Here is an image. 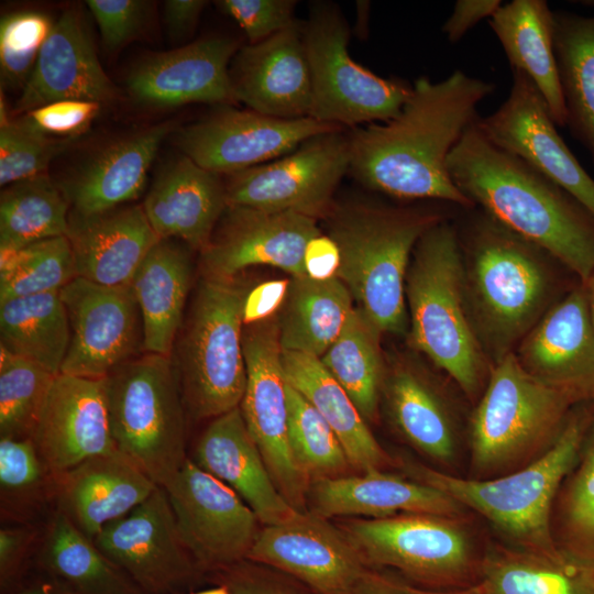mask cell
Wrapping results in <instances>:
<instances>
[{"mask_svg": "<svg viewBox=\"0 0 594 594\" xmlns=\"http://www.w3.org/2000/svg\"><path fill=\"white\" fill-rule=\"evenodd\" d=\"M514 354L536 380L594 403V328L582 283L552 305Z\"/></svg>", "mask_w": 594, "mask_h": 594, "instance_id": "44dd1931", "label": "cell"}, {"mask_svg": "<svg viewBox=\"0 0 594 594\" xmlns=\"http://www.w3.org/2000/svg\"><path fill=\"white\" fill-rule=\"evenodd\" d=\"M55 376L0 346L1 438H32Z\"/></svg>", "mask_w": 594, "mask_h": 594, "instance_id": "bcb514c9", "label": "cell"}, {"mask_svg": "<svg viewBox=\"0 0 594 594\" xmlns=\"http://www.w3.org/2000/svg\"><path fill=\"white\" fill-rule=\"evenodd\" d=\"M15 594H68L59 584L55 581L52 584H43L34 586Z\"/></svg>", "mask_w": 594, "mask_h": 594, "instance_id": "6125c7cd", "label": "cell"}, {"mask_svg": "<svg viewBox=\"0 0 594 594\" xmlns=\"http://www.w3.org/2000/svg\"><path fill=\"white\" fill-rule=\"evenodd\" d=\"M282 363L286 382L328 422L352 469L360 473L385 471L393 463L352 399L319 358L283 350Z\"/></svg>", "mask_w": 594, "mask_h": 594, "instance_id": "e575fe53", "label": "cell"}, {"mask_svg": "<svg viewBox=\"0 0 594 594\" xmlns=\"http://www.w3.org/2000/svg\"><path fill=\"white\" fill-rule=\"evenodd\" d=\"M499 0H458L442 32L451 43H458L480 21L490 19L502 6Z\"/></svg>", "mask_w": 594, "mask_h": 594, "instance_id": "6f0895ef", "label": "cell"}, {"mask_svg": "<svg viewBox=\"0 0 594 594\" xmlns=\"http://www.w3.org/2000/svg\"><path fill=\"white\" fill-rule=\"evenodd\" d=\"M160 124L118 141L94 156L61 185L70 215L90 217L125 206L143 193L147 173L169 132Z\"/></svg>", "mask_w": 594, "mask_h": 594, "instance_id": "1f68e13d", "label": "cell"}, {"mask_svg": "<svg viewBox=\"0 0 594 594\" xmlns=\"http://www.w3.org/2000/svg\"><path fill=\"white\" fill-rule=\"evenodd\" d=\"M512 69L535 85L557 127L566 125L553 45V11L544 0H513L488 19Z\"/></svg>", "mask_w": 594, "mask_h": 594, "instance_id": "836d02e7", "label": "cell"}, {"mask_svg": "<svg viewBox=\"0 0 594 594\" xmlns=\"http://www.w3.org/2000/svg\"><path fill=\"white\" fill-rule=\"evenodd\" d=\"M102 41L114 50L132 40L141 31L148 2L140 0H88Z\"/></svg>", "mask_w": 594, "mask_h": 594, "instance_id": "f907efd6", "label": "cell"}, {"mask_svg": "<svg viewBox=\"0 0 594 594\" xmlns=\"http://www.w3.org/2000/svg\"><path fill=\"white\" fill-rule=\"evenodd\" d=\"M246 385L240 410L268 472L287 502L305 512L310 481L296 464L288 440V404L276 315L244 324Z\"/></svg>", "mask_w": 594, "mask_h": 594, "instance_id": "4fadbf2b", "label": "cell"}, {"mask_svg": "<svg viewBox=\"0 0 594 594\" xmlns=\"http://www.w3.org/2000/svg\"><path fill=\"white\" fill-rule=\"evenodd\" d=\"M552 528L561 552L594 572V416L558 493Z\"/></svg>", "mask_w": 594, "mask_h": 594, "instance_id": "7bdbcfd3", "label": "cell"}, {"mask_svg": "<svg viewBox=\"0 0 594 594\" xmlns=\"http://www.w3.org/2000/svg\"><path fill=\"white\" fill-rule=\"evenodd\" d=\"M579 404L532 377L514 352L493 364L469 420V477H497L541 458Z\"/></svg>", "mask_w": 594, "mask_h": 594, "instance_id": "52a82bcc", "label": "cell"}, {"mask_svg": "<svg viewBox=\"0 0 594 594\" xmlns=\"http://www.w3.org/2000/svg\"><path fill=\"white\" fill-rule=\"evenodd\" d=\"M187 245L161 239L130 284L140 309L143 352L170 356L182 327L193 280Z\"/></svg>", "mask_w": 594, "mask_h": 594, "instance_id": "d6a6232c", "label": "cell"}, {"mask_svg": "<svg viewBox=\"0 0 594 594\" xmlns=\"http://www.w3.org/2000/svg\"><path fill=\"white\" fill-rule=\"evenodd\" d=\"M349 36L336 8H312L302 29L312 85L310 118L340 128L388 121L398 114L413 85L380 77L353 61Z\"/></svg>", "mask_w": 594, "mask_h": 594, "instance_id": "8fae6325", "label": "cell"}, {"mask_svg": "<svg viewBox=\"0 0 594 594\" xmlns=\"http://www.w3.org/2000/svg\"><path fill=\"white\" fill-rule=\"evenodd\" d=\"M223 572L222 584L230 594H312L301 583L279 571L242 566L239 563Z\"/></svg>", "mask_w": 594, "mask_h": 594, "instance_id": "db71d44e", "label": "cell"}, {"mask_svg": "<svg viewBox=\"0 0 594 594\" xmlns=\"http://www.w3.org/2000/svg\"><path fill=\"white\" fill-rule=\"evenodd\" d=\"M286 392L289 447L299 470L310 483L349 475L348 457L331 427L288 383Z\"/></svg>", "mask_w": 594, "mask_h": 594, "instance_id": "f6af8a7d", "label": "cell"}, {"mask_svg": "<svg viewBox=\"0 0 594 594\" xmlns=\"http://www.w3.org/2000/svg\"><path fill=\"white\" fill-rule=\"evenodd\" d=\"M349 594H486L477 583L460 590H435L418 586L395 573L369 568Z\"/></svg>", "mask_w": 594, "mask_h": 594, "instance_id": "11a10c76", "label": "cell"}, {"mask_svg": "<svg viewBox=\"0 0 594 594\" xmlns=\"http://www.w3.org/2000/svg\"><path fill=\"white\" fill-rule=\"evenodd\" d=\"M75 277L67 235L0 251V302L59 292Z\"/></svg>", "mask_w": 594, "mask_h": 594, "instance_id": "ee69618b", "label": "cell"}, {"mask_svg": "<svg viewBox=\"0 0 594 594\" xmlns=\"http://www.w3.org/2000/svg\"><path fill=\"white\" fill-rule=\"evenodd\" d=\"M237 101L278 119L310 117L312 85L302 29L282 32L235 53L229 69Z\"/></svg>", "mask_w": 594, "mask_h": 594, "instance_id": "cb8c5ba5", "label": "cell"}, {"mask_svg": "<svg viewBox=\"0 0 594 594\" xmlns=\"http://www.w3.org/2000/svg\"><path fill=\"white\" fill-rule=\"evenodd\" d=\"M70 340L61 373L105 378L143 352V328L130 285L110 287L75 277L61 289Z\"/></svg>", "mask_w": 594, "mask_h": 594, "instance_id": "9a60e30c", "label": "cell"}, {"mask_svg": "<svg viewBox=\"0 0 594 594\" xmlns=\"http://www.w3.org/2000/svg\"><path fill=\"white\" fill-rule=\"evenodd\" d=\"M164 488L179 536L199 570L223 572L246 560L260 520L232 488L191 459Z\"/></svg>", "mask_w": 594, "mask_h": 594, "instance_id": "5bb4252c", "label": "cell"}, {"mask_svg": "<svg viewBox=\"0 0 594 594\" xmlns=\"http://www.w3.org/2000/svg\"><path fill=\"white\" fill-rule=\"evenodd\" d=\"M381 334L366 315L354 308L339 338L319 358L366 421L377 419L383 394L386 365Z\"/></svg>", "mask_w": 594, "mask_h": 594, "instance_id": "60d3db41", "label": "cell"}, {"mask_svg": "<svg viewBox=\"0 0 594 594\" xmlns=\"http://www.w3.org/2000/svg\"><path fill=\"white\" fill-rule=\"evenodd\" d=\"M341 255L337 242L321 232L311 238L306 245L304 267L306 276L316 280H327L337 277Z\"/></svg>", "mask_w": 594, "mask_h": 594, "instance_id": "680465c9", "label": "cell"}, {"mask_svg": "<svg viewBox=\"0 0 594 594\" xmlns=\"http://www.w3.org/2000/svg\"><path fill=\"white\" fill-rule=\"evenodd\" d=\"M289 286V279L264 282L248 292L243 307L244 324L268 319L279 311Z\"/></svg>", "mask_w": 594, "mask_h": 594, "instance_id": "9f6ffc18", "label": "cell"}, {"mask_svg": "<svg viewBox=\"0 0 594 594\" xmlns=\"http://www.w3.org/2000/svg\"><path fill=\"white\" fill-rule=\"evenodd\" d=\"M405 296L409 346L476 403L493 364L470 317L463 254L454 223L439 222L418 240L406 275Z\"/></svg>", "mask_w": 594, "mask_h": 594, "instance_id": "5b68a950", "label": "cell"}, {"mask_svg": "<svg viewBox=\"0 0 594 594\" xmlns=\"http://www.w3.org/2000/svg\"><path fill=\"white\" fill-rule=\"evenodd\" d=\"M580 405L573 408L559 438L541 458L508 474L477 480L409 460L400 465L410 479L441 491L466 510L484 517L505 544L560 558L563 553L553 535V507L594 416L591 408Z\"/></svg>", "mask_w": 594, "mask_h": 594, "instance_id": "277c9868", "label": "cell"}, {"mask_svg": "<svg viewBox=\"0 0 594 594\" xmlns=\"http://www.w3.org/2000/svg\"><path fill=\"white\" fill-rule=\"evenodd\" d=\"M44 465L32 438L0 440V484L2 490L21 491L36 485Z\"/></svg>", "mask_w": 594, "mask_h": 594, "instance_id": "f5cc1de1", "label": "cell"}, {"mask_svg": "<svg viewBox=\"0 0 594 594\" xmlns=\"http://www.w3.org/2000/svg\"><path fill=\"white\" fill-rule=\"evenodd\" d=\"M223 13L243 30L250 44L260 43L295 23L293 0H221Z\"/></svg>", "mask_w": 594, "mask_h": 594, "instance_id": "681fc988", "label": "cell"}, {"mask_svg": "<svg viewBox=\"0 0 594 594\" xmlns=\"http://www.w3.org/2000/svg\"><path fill=\"white\" fill-rule=\"evenodd\" d=\"M103 380L118 450L165 487L188 459L187 414L170 356L142 352Z\"/></svg>", "mask_w": 594, "mask_h": 594, "instance_id": "9c48e42d", "label": "cell"}, {"mask_svg": "<svg viewBox=\"0 0 594 594\" xmlns=\"http://www.w3.org/2000/svg\"><path fill=\"white\" fill-rule=\"evenodd\" d=\"M464 211L454 226L469 312L486 356L495 364L515 351L557 301L556 260L481 209Z\"/></svg>", "mask_w": 594, "mask_h": 594, "instance_id": "3957f363", "label": "cell"}, {"mask_svg": "<svg viewBox=\"0 0 594 594\" xmlns=\"http://www.w3.org/2000/svg\"><path fill=\"white\" fill-rule=\"evenodd\" d=\"M32 439L44 465L57 474L117 451L105 380L57 374Z\"/></svg>", "mask_w": 594, "mask_h": 594, "instance_id": "7402d4cb", "label": "cell"}, {"mask_svg": "<svg viewBox=\"0 0 594 594\" xmlns=\"http://www.w3.org/2000/svg\"><path fill=\"white\" fill-rule=\"evenodd\" d=\"M66 235L77 276L110 287L130 285L150 250L161 240L140 205L90 217L69 213Z\"/></svg>", "mask_w": 594, "mask_h": 594, "instance_id": "83f0119b", "label": "cell"}, {"mask_svg": "<svg viewBox=\"0 0 594 594\" xmlns=\"http://www.w3.org/2000/svg\"><path fill=\"white\" fill-rule=\"evenodd\" d=\"M36 129L24 116L0 127V185L6 187L45 173L68 145Z\"/></svg>", "mask_w": 594, "mask_h": 594, "instance_id": "7dc6e473", "label": "cell"}, {"mask_svg": "<svg viewBox=\"0 0 594 594\" xmlns=\"http://www.w3.org/2000/svg\"><path fill=\"white\" fill-rule=\"evenodd\" d=\"M341 530L370 568L394 570L418 586L460 590L480 581L484 549L465 517L399 514L351 519Z\"/></svg>", "mask_w": 594, "mask_h": 594, "instance_id": "30bf717a", "label": "cell"}, {"mask_svg": "<svg viewBox=\"0 0 594 594\" xmlns=\"http://www.w3.org/2000/svg\"><path fill=\"white\" fill-rule=\"evenodd\" d=\"M506 100L479 118L483 133L575 198L594 217V178L583 168L558 132L541 95L522 73L512 69Z\"/></svg>", "mask_w": 594, "mask_h": 594, "instance_id": "ffe728a7", "label": "cell"}, {"mask_svg": "<svg viewBox=\"0 0 594 594\" xmlns=\"http://www.w3.org/2000/svg\"><path fill=\"white\" fill-rule=\"evenodd\" d=\"M350 162L349 136L341 130L319 134L282 157L227 175V207L326 218Z\"/></svg>", "mask_w": 594, "mask_h": 594, "instance_id": "7c38bea8", "label": "cell"}, {"mask_svg": "<svg viewBox=\"0 0 594 594\" xmlns=\"http://www.w3.org/2000/svg\"><path fill=\"white\" fill-rule=\"evenodd\" d=\"M53 23L41 12L7 14L0 23L1 82L9 88L24 87Z\"/></svg>", "mask_w": 594, "mask_h": 594, "instance_id": "c3c4849f", "label": "cell"}, {"mask_svg": "<svg viewBox=\"0 0 594 594\" xmlns=\"http://www.w3.org/2000/svg\"><path fill=\"white\" fill-rule=\"evenodd\" d=\"M594 7V1H581ZM553 45L566 125L594 164V16L553 11Z\"/></svg>", "mask_w": 594, "mask_h": 594, "instance_id": "8d00e7d4", "label": "cell"}, {"mask_svg": "<svg viewBox=\"0 0 594 594\" xmlns=\"http://www.w3.org/2000/svg\"><path fill=\"white\" fill-rule=\"evenodd\" d=\"M144 594H176L200 571L185 547L164 487L92 540Z\"/></svg>", "mask_w": 594, "mask_h": 594, "instance_id": "2e32d148", "label": "cell"}, {"mask_svg": "<svg viewBox=\"0 0 594 594\" xmlns=\"http://www.w3.org/2000/svg\"><path fill=\"white\" fill-rule=\"evenodd\" d=\"M448 217L440 208L363 202L333 206L326 217L341 255L337 277L382 333L407 336L405 283L413 251Z\"/></svg>", "mask_w": 594, "mask_h": 594, "instance_id": "8992f818", "label": "cell"}, {"mask_svg": "<svg viewBox=\"0 0 594 594\" xmlns=\"http://www.w3.org/2000/svg\"><path fill=\"white\" fill-rule=\"evenodd\" d=\"M70 206L46 173L8 185L0 196V251L66 235Z\"/></svg>", "mask_w": 594, "mask_h": 594, "instance_id": "b9f144b4", "label": "cell"}, {"mask_svg": "<svg viewBox=\"0 0 594 594\" xmlns=\"http://www.w3.org/2000/svg\"><path fill=\"white\" fill-rule=\"evenodd\" d=\"M24 538V534L16 529L2 528L0 530V570L2 575L8 574L9 570L13 568Z\"/></svg>", "mask_w": 594, "mask_h": 594, "instance_id": "94428289", "label": "cell"}, {"mask_svg": "<svg viewBox=\"0 0 594 594\" xmlns=\"http://www.w3.org/2000/svg\"><path fill=\"white\" fill-rule=\"evenodd\" d=\"M317 219L293 211L228 206L200 251L202 277L234 279L250 266L270 265L292 277L306 276L304 254L321 231Z\"/></svg>", "mask_w": 594, "mask_h": 594, "instance_id": "ac0fdd59", "label": "cell"}, {"mask_svg": "<svg viewBox=\"0 0 594 594\" xmlns=\"http://www.w3.org/2000/svg\"><path fill=\"white\" fill-rule=\"evenodd\" d=\"M246 560L293 578L312 594H349L370 568L341 529L310 512L260 529Z\"/></svg>", "mask_w": 594, "mask_h": 594, "instance_id": "d6986e66", "label": "cell"}, {"mask_svg": "<svg viewBox=\"0 0 594 594\" xmlns=\"http://www.w3.org/2000/svg\"><path fill=\"white\" fill-rule=\"evenodd\" d=\"M142 207L161 239L200 252L227 208L224 180L183 155L157 175Z\"/></svg>", "mask_w": 594, "mask_h": 594, "instance_id": "f1b7e54d", "label": "cell"}, {"mask_svg": "<svg viewBox=\"0 0 594 594\" xmlns=\"http://www.w3.org/2000/svg\"><path fill=\"white\" fill-rule=\"evenodd\" d=\"M42 560L68 594H144L63 512L51 524Z\"/></svg>", "mask_w": 594, "mask_h": 594, "instance_id": "f35d334b", "label": "cell"}, {"mask_svg": "<svg viewBox=\"0 0 594 594\" xmlns=\"http://www.w3.org/2000/svg\"><path fill=\"white\" fill-rule=\"evenodd\" d=\"M63 475L65 514L91 540L108 524L142 504L157 487L119 450L89 459Z\"/></svg>", "mask_w": 594, "mask_h": 594, "instance_id": "4dcf8cb0", "label": "cell"}, {"mask_svg": "<svg viewBox=\"0 0 594 594\" xmlns=\"http://www.w3.org/2000/svg\"><path fill=\"white\" fill-rule=\"evenodd\" d=\"M0 338V346L59 374L70 340L61 290L1 301Z\"/></svg>", "mask_w": 594, "mask_h": 594, "instance_id": "ab89813d", "label": "cell"}, {"mask_svg": "<svg viewBox=\"0 0 594 594\" xmlns=\"http://www.w3.org/2000/svg\"><path fill=\"white\" fill-rule=\"evenodd\" d=\"M383 394L392 422L405 440L435 462L455 461L458 415L427 371L410 359H396L386 367Z\"/></svg>", "mask_w": 594, "mask_h": 594, "instance_id": "f546056e", "label": "cell"}, {"mask_svg": "<svg viewBox=\"0 0 594 594\" xmlns=\"http://www.w3.org/2000/svg\"><path fill=\"white\" fill-rule=\"evenodd\" d=\"M176 594H183V593H176Z\"/></svg>", "mask_w": 594, "mask_h": 594, "instance_id": "03108f58", "label": "cell"}, {"mask_svg": "<svg viewBox=\"0 0 594 594\" xmlns=\"http://www.w3.org/2000/svg\"><path fill=\"white\" fill-rule=\"evenodd\" d=\"M582 284L585 287L591 320L594 328V273Z\"/></svg>", "mask_w": 594, "mask_h": 594, "instance_id": "be15d7a7", "label": "cell"}, {"mask_svg": "<svg viewBox=\"0 0 594 594\" xmlns=\"http://www.w3.org/2000/svg\"><path fill=\"white\" fill-rule=\"evenodd\" d=\"M337 130L341 128L310 117L278 119L226 107L180 129L176 142L198 166L229 175L274 161L314 136Z\"/></svg>", "mask_w": 594, "mask_h": 594, "instance_id": "e0dca14e", "label": "cell"}, {"mask_svg": "<svg viewBox=\"0 0 594 594\" xmlns=\"http://www.w3.org/2000/svg\"><path fill=\"white\" fill-rule=\"evenodd\" d=\"M100 105L86 100H62L36 108L25 117L47 135L76 136L89 127Z\"/></svg>", "mask_w": 594, "mask_h": 594, "instance_id": "816d5d0a", "label": "cell"}, {"mask_svg": "<svg viewBox=\"0 0 594 594\" xmlns=\"http://www.w3.org/2000/svg\"><path fill=\"white\" fill-rule=\"evenodd\" d=\"M238 51L234 40L207 37L154 53L129 73V92L139 103L152 107L237 102L229 65Z\"/></svg>", "mask_w": 594, "mask_h": 594, "instance_id": "603a6c76", "label": "cell"}, {"mask_svg": "<svg viewBox=\"0 0 594 594\" xmlns=\"http://www.w3.org/2000/svg\"><path fill=\"white\" fill-rule=\"evenodd\" d=\"M479 584L486 594H594V572L564 554L549 558L485 546Z\"/></svg>", "mask_w": 594, "mask_h": 594, "instance_id": "74e56055", "label": "cell"}, {"mask_svg": "<svg viewBox=\"0 0 594 594\" xmlns=\"http://www.w3.org/2000/svg\"><path fill=\"white\" fill-rule=\"evenodd\" d=\"M480 118V117H479ZM455 187L496 222L575 273H594V217L568 191L493 143L477 120L448 157Z\"/></svg>", "mask_w": 594, "mask_h": 594, "instance_id": "7a4b0ae2", "label": "cell"}, {"mask_svg": "<svg viewBox=\"0 0 594 594\" xmlns=\"http://www.w3.org/2000/svg\"><path fill=\"white\" fill-rule=\"evenodd\" d=\"M193 461L232 488L264 526L284 522L299 513L275 485L239 407L211 419Z\"/></svg>", "mask_w": 594, "mask_h": 594, "instance_id": "484cf974", "label": "cell"}, {"mask_svg": "<svg viewBox=\"0 0 594 594\" xmlns=\"http://www.w3.org/2000/svg\"><path fill=\"white\" fill-rule=\"evenodd\" d=\"M249 290L235 279L202 277L170 359L187 416L213 419L240 406L246 385L242 346Z\"/></svg>", "mask_w": 594, "mask_h": 594, "instance_id": "ba28073f", "label": "cell"}, {"mask_svg": "<svg viewBox=\"0 0 594 594\" xmlns=\"http://www.w3.org/2000/svg\"><path fill=\"white\" fill-rule=\"evenodd\" d=\"M494 90V82L460 69L439 81L419 77L396 117L349 136L350 170L369 188L400 200L474 208L451 180L447 163Z\"/></svg>", "mask_w": 594, "mask_h": 594, "instance_id": "6da1fadb", "label": "cell"}, {"mask_svg": "<svg viewBox=\"0 0 594 594\" xmlns=\"http://www.w3.org/2000/svg\"><path fill=\"white\" fill-rule=\"evenodd\" d=\"M310 513L328 519L339 516L384 518L399 514L465 517L466 509L441 491L385 471L311 482Z\"/></svg>", "mask_w": 594, "mask_h": 594, "instance_id": "4316f807", "label": "cell"}, {"mask_svg": "<svg viewBox=\"0 0 594 594\" xmlns=\"http://www.w3.org/2000/svg\"><path fill=\"white\" fill-rule=\"evenodd\" d=\"M207 4L202 0H168L164 2V21L170 38L188 35Z\"/></svg>", "mask_w": 594, "mask_h": 594, "instance_id": "91938a15", "label": "cell"}, {"mask_svg": "<svg viewBox=\"0 0 594 594\" xmlns=\"http://www.w3.org/2000/svg\"><path fill=\"white\" fill-rule=\"evenodd\" d=\"M189 594H230L228 587L224 584H220L218 586L200 590V591H191Z\"/></svg>", "mask_w": 594, "mask_h": 594, "instance_id": "e7e4bbea", "label": "cell"}, {"mask_svg": "<svg viewBox=\"0 0 594 594\" xmlns=\"http://www.w3.org/2000/svg\"><path fill=\"white\" fill-rule=\"evenodd\" d=\"M354 308L352 295L338 277H292L276 315L282 350L322 356L341 334Z\"/></svg>", "mask_w": 594, "mask_h": 594, "instance_id": "d590c367", "label": "cell"}, {"mask_svg": "<svg viewBox=\"0 0 594 594\" xmlns=\"http://www.w3.org/2000/svg\"><path fill=\"white\" fill-rule=\"evenodd\" d=\"M113 98V86L98 61L81 14L75 8L65 10L40 50L15 112L28 113L62 100L101 103Z\"/></svg>", "mask_w": 594, "mask_h": 594, "instance_id": "d4e9b609", "label": "cell"}]
</instances>
